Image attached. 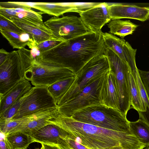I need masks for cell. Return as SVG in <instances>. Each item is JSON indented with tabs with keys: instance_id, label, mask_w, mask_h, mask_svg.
I'll list each match as a JSON object with an SVG mask.
<instances>
[{
	"instance_id": "11",
	"label": "cell",
	"mask_w": 149,
	"mask_h": 149,
	"mask_svg": "<svg viewBox=\"0 0 149 149\" xmlns=\"http://www.w3.org/2000/svg\"><path fill=\"white\" fill-rule=\"evenodd\" d=\"M10 20L37 43L48 40L63 42L43 22L36 23L23 18L15 17H10Z\"/></svg>"
},
{
	"instance_id": "17",
	"label": "cell",
	"mask_w": 149,
	"mask_h": 149,
	"mask_svg": "<svg viewBox=\"0 0 149 149\" xmlns=\"http://www.w3.org/2000/svg\"><path fill=\"white\" fill-rule=\"evenodd\" d=\"M99 98L101 104L120 111V97L116 77L110 69L103 82Z\"/></svg>"
},
{
	"instance_id": "1",
	"label": "cell",
	"mask_w": 149,
	"mask_h": 149,
	"mask_svg": "<svg viewBox=\"0 0 149 149\" xmlns=\"http://www.w3.org/2000/svg\"><path fill=\"white\" fill-rule=\"evenodd\" d=\"M102 32L91 31L42 53L35 58L38 61L71 69L76 73L94 57L104 54L106 47Z\"/></svg>"
},
{
	"instance_id": "34",
	"label": "cell",
	"mask_w": 149,
	"mask_h": 149,
	"mask_svg": "<svg viewBox=\"0 0 149 149\" xmlns=\"http://www.w3.org/2000/svg\"><path fill=\"white\" fill-rule=\"evenodd\" d=\"M0 149H13L8 142L5 135L3 134L2 137L1 138Z\"/></svg>"
},
{
	"instance_id": "6",
	"label": "cell",
	"mask_w": 149,
	"mask_h": 149,
	"mask_svg": "<svg viewBox=\"0 0 149 149\" xmlns=\"http://www.w3.org/2000/svg\"><path fill=\"white\" fill-rule=\"evenodd\" d=\"M76 73L68 68L39 62L35 58L32 65L26 71L24 79L35 86H48L56 82Z\"/></svg>"
},
{
	"instance_id": "16",
	"label": "cell",
	"mask_w": 149,
	"mask_h": 149,
	"mask_svg": "<svg viewBox=\"0 0 149 149\" xmlns=\"http://www.w3.org/2000/svg\"><path fill=\"white\" fill-rule=\"evenodd\" d=\"M83 22L91 31H100L102 27L111 21L107 3L99 5L79 14Z\"/></svg>"
},
{
	"instance_id": "13",
	"label": "cell",
	"mask_w": 149,
	"mask_h": 149,
	"mask_svg": "<svg viewBox=\"0 0 149 149\" xmlns=\"http://www.w3.org/2000/svg\"><path fill=\"white\" fill-rule=\"evenodd\" d=\"M105 45L114 53L129 66L133 72L138 69L136 64V49H134L127 41L111 33L102 32Z\"/></svg>"
},
{
	"instance_id": "3",
	"label": "cell",
	"mask_w": 149,
	"mask_h": 149,
	"mask_svg": "<svg viewBox=\"0 0 149 149\" xmlns=\"http://www.w3.org/2000/svg\"><path fill=\"white\" fill-rule=\"evenodd\" d=\"M70 117L79 122L107 129L131 132L126 116L119 111L101 104L83 108Z\"/></svg>"
},
{
	"instance_id": "37",
	"label": "cell",
	"mask_w": 149,
	"mask_h": 149,
	"mask_svg": "<svg viewBox=\"0 0 149 149\" xmlns=\"http://www.w3.org/2000/svg\"><path fill=\"white\" fill-rule=\"evenodd\" d=\"M57 144L58 146L61 149H71L69 147L68 143L63 139Z\"/></svg>"
},
{
	"instance_id": "2",
	"label": "cell",
	"mask_w": 149,
	"mask_h": 149,
	"mask_svg": "<svg viewBox=\"0 0 149 149\" xmlns=\"http://www.w3.org/2000/svg\"><path fill=\"white\" fill-rule=\"evenodd\" d=\"M49 122L72 134L78 142L88 149H143L146 147L132 132L105 129L79 122L60 114Z\"/></svg>"
},
{
	"instance_id": "28",
	"label": "cell",
	"mask_w": 149,
	"mask_h": 149,
	"mask_svg": "<svg viewBox=\"0 0 149 149\" xmlns=\"http://www.w3.org/2000/svg\"><path fill=\"white\" fill-rule=\"evenodd\" d=\"M30 91L13 103L2 114L0 115V120L11 119L17 112L22 103L28 95Z\"/></svg>"
},
{
	"instance_id": "33",
	"label": "cell",
	"mask_w": 149,
	"mask_h": 149,
	"mask_svg": "<svg viewBox=\"0 0 149 149\" xmlns=\"http://www.w3.org/2000/svg\"><path fill=\"white\" fill-rule=\"evenodd\" d=\"M139 73L143 85L149 98V71L138 69Z\"/></svg>"
},
{
	"instance_id": "12",
	"label": "cell",
	"mask_w": 149,
	"mask_h": 149,
	"mask_svg": "<svg viewBox=\"0 0 149 149\" xmlns=\"http://www.w3.org/2000/svg\"><path fill=\"white\" fill-rule=\"evenodd\" d=\"M59 114L58 107L39 111L24 117L23 122L8 134L22 132L31 136L43 126L50 124L48 121L56 118Z\"/></svg>"
},
{
	"instance_id": "23",
	"label": "cell",
	"mask_w": 149,
	"mask_h": 149,
	"mask_svg": "<svg viewBox=\"0 0 149 149\" xmlns=\"http://www.w3.org/2000/svg\"><path fill=\"white\" fill-rule=\"evenodd\" d=\"M5 136L13 149H27L30 144L35 142L30 135L22 132L13 133Z\"/></svg>"
},
{
	"instance_id": "4",
	"label": "cell",
	"mask_w": 149,
	"mask_h": 149,
	"mask_svg": "<svg viewBox=\"0 0 149 149\" xmlns=\"http://www.w3.org/2000/svg\"><path fill=\"white\" fill-rule=\"evenodd\" d=\"M35 59L31 50L25 48L9 52L0 65V95H3L22 79Z\"/></svg>"
},
{
	"instance_id": "41",
	"label": "cell",
	"mask_w": 149,
	"mask_h": 149,
	"mask_svg": "<svg viewBox=\"0 0 149 149\" xmlns=\"http://www.w3.org/2000/svg\"><path fill=\"white\" fill-rule=\"evenodd\" d=\"M122 149V148H115V149Z\"/></svg>"
},
{
	"instance_id": "18",
	"label": "cell",
	"mask_w": 149,
	"mask_h": 149,
	"mask_svg": "<svg viewBox=\"0 0 149 149\" xmlns=\"http://www.w3.org/2000/svg\"><path fill=\"white\" fill-rule=\"evenodd\" d=\"M107 3L111 20L129 18L143 22L147 19L149 7L120 3Z\"/></svg>"
},
{
	"instance_id": "26",
	"label": "cell",
	"mask_w": 149,
	"mask_h": 149,
	"mask_svg": "<svg viewBox=\"0 0 149 149\" xmlns=\"http://www.w3.org/2000/svg\"><path fill=\"white\" fill-rule=\"evenodd\" d=\"M135 74L143 105L146 110L145 112L139 114V118L149 127V98L141 79L138 69L135 72Z\"/></svg>"
},
{
	"instance_id": "25",
	"label": "cell",
	"mask_w": 149,
	"mask_h": 149,
	"mask_svg": "<svg viewBox=\"0 0 149 149\" xmlns=\"http://www.w3.org/2000/svg\"><path fill=\"white\" fill-rule=\"evenodd\" d=\"M130 129L142 143L149 146V127L141 119L129 122Z\"/></svg>"
},
{
	"instance_id": "14",
	"label": "cell",
	"mask_w": 149,
	"mask_h": 149,
	"mask_svg": "<svg viewBox=\"0 0 149 149\" xmlns=\"http://www.w3.org/2000/svg\"><path fill=\"white\" fill-rule=\"evenodd\" d=\"M31 8L54 16L58 17L68 12H75L79 14L93 6L92 2H26Z\"/></svg>"
},
{
	"instance_id": "36",
	"label": "cell",
	"mask_w": 149,
	"mask_h": 149,
	"mask_svg": "<svg viewBox=\"0 0 149 149\" xmlns=\"http://www.w3.org/2000/svg\"><path fill=\"white\" fill-rule=\"evenodd\" d=\"M44 149H61L57 144L49 143H42Z\"/></svg>"
},
{
	"instance_id": "19",
	"label": "cell",
	"mask_w": 149,
	"mask_h": 149,
	"mask_svg": "<svg viewBox=\"0 0 149 149\" xmlns=\"http://www.w3.org/2000/svg\"><path fill=\"white\" fill-rule=\"evenodd\" d=\"M68 134L59 126L50 123L43 126L31 136L35 142L57 144Z\"/></svg>"
},
{
	"instance_id": "7",
	"label": "cell",
	"mask_w": 149,
	"mask_h": 149,
	"mask_svg": "<svg viewBox=\"0 0 149 149\" xmlns=\"http://www.w3.org/2000/svg\"><path fill=\"white\" fill-rule=\"evenodd\" d=\"M104 54L116 77L120 97L121 112L126 116L131 109V93L128 65L109 49L106 47Z\"/></svg>"
},
{
	"instance_id": "21",
	"label": "cell",
	"mask_w": 149,
	"mask_h": 149,
	"mask_svg": "<svg viewBox=\"0 0 149 149\" xmlns=\"http://www.w3.org/2000/svg\"><path fill=\"white\" fill-rule=\"evenodd\" d=\"M107 26L109 29V33L118 36L123 39L126 36L132 34L138 25L130 20L117 19L111 20Z\"/></svg>"
},
{
	"instance_id": "30",
	"label": "cell",
	"mask_w": 149,
	"mask_h": 149,
	"mask_svg": "<svg viewBox=\"0 0 149 149\" xmlns=\"http://www.w3.org/2000/svg\"><path fill=\"white\" fill-rule=\"evenodd\" d=\"M0 29L11 31L20 35L26 33L11 21L0 15Z\"/></svg>"
},
{
	"instance_id": "9",
	"label": "cell",
	"mask_w": 149,
	"mask_h": 149,
	"mask_svg": "<svg viewBox=\"0 0 149 149\" xmlns=\"http://www.w3.org/2000/svg\"><path fill=\"white\" fill-rule=\"evenodd\" d=\"M57 107L47 87H32L16 114L11 119L25 117L41 110Z\"/></svg>"
},
{
	"instance_id": "15",
	"label": "cell",
	"mask_w": 149,
	"mask_h": 149,
	"mask_svg": "<svg viewBox=\"0 0 149 149\" xmlns=\"http://www.w3.org/2000/svg\"><path fill=\"white\" fill-rule=\"evenodd\" d=\"M0 15L10 20L11 17L23 18L36 23L43 22L41 12H36L25 2H0Z\"/></svg>"
},
{
	"instance_id": "32",
	"label": "cell",
	"mask_w": 149,
	"mask_h": 149,
	"mask_svg": "<svg viewBox=\"0 0 149 149\" xmlns=\"http://www.w3.org/2000/svg\"><path fill=\"white\" fill-rule=\"evenodd\" d=\"M68 133V134L63 139L68 143L70 148L71 149H88L78 142L76 141L75 137L72 134Z\"/></svg>"
},
{
	"instance_id": "8",
	"label": "cell",
	"mask_w": 149,
	"mask_h": 149,
	"mask_svg": "<svg viewBox=\"0 0 149 149\" xmlns=\"http://www.w3.org/2000/svg\"><path fill=\"white\" fill-rule=\"evenodd\" d=\"M107 72L95 80L72 98L58 107L59 114L70 117L76 112L83 108L100 104V91Z\"/></svg>"
},
{
	"instance_id": "29",
	"label": "cell",
	"mask_w": 149,
	"mask_h": 149,
	"mask_svg": "<svg viewBox=\"0 0 149 149\" xmlns=\"http://www.w3.org/2000/svg\"><path fill=\"white\" fill-rule=\"evenodd\" d=\"M24 118L17 119L0 120V133L4 135H7L11 130L21 123Z\"/></svg>"
},
{
	"instance_id": "39",
	"label": "cell",
	"mask_w": 149,
	"mask_h": 149,
	"mask_svg": "<svg viewBox=\"0 0 149 149\" xmlns=\"http://www.w3.org/2000/svg\"><path fill=\"white\" fill-rule=\"evenodd\" d=\"M36 149H44L43 146L42 145V146L40 148H37Z\"/></svg>"
},
{
	"instance_id": "5",
	"label": "cell",
	"mask_w": 149,
	"mask_h": 149,
	"mask_svg": "<svg viewBox=\"0 0 149 149\" xmlns=\"http://www.w3.org/2000/svg\"><path fill=\"white\" fill-rule=\"evenodd\" d=\"M110 70L108 60L104 54L90 60L76 72L70 87L57 102V107L72 98L88 84Z\"/></svg>"
},
{
	"instance_id": "38",
	"label": "cell",
	"mask_w": 149,
	"mask_h": 149,
	"mask_svg": "<svg viewBox=\"0 0 149 149\" xmlns=\"http://www.w3.org/2000/svg\"><path fill=\"white\" fill-rule=\"evenodd\" d=\"M143 149H149V146H146Z\"/></svg>"
},
{
	"instance_id": "10",
	"label": "cell",
	"mask_w": 149,
	"mask_h": 149,
	"mask_svg": "<svg viewBox=\"0 0 149 149\" xmlns=\"http://www.w3.org/2000/svg\"><path fill=\"white\" fill-rule=\"evenodd\" d=\"M63 41L70 40L91 31L84 24L81 17L69 15L54 16L44 22Z\"/></svg>"
},
{
	"instance_id": "35",
	"label": "cell",
	"mask_w": 149,
	"mask_h": 149,
	"mask_svg": "<svg viewBox=\"0 0 149 149\" xmlns=\"http://www.w3.org/2000/svg\"><path fill=\"white\" fill-rule=\"evenodd\" d=\"M9 52L3 49L0 50V65L2 64L7 59Z\"/></svg>"
},
{
	"instance_id": "24",
	"label": "cell",
	"mask_w": 149,
	"mask_h": 149,
	"mask_svg": "<svg viewBox=\"0 0 149 149\" xmlns=\"http://www.w3.org/2000/svg\"><path fill=\"white\" fill-rule=\"evenodd\" d=\"M75 76L66 77L47 86L49 93L55 100L56 103L70 88Z\"/></svg>"
},
{
	"instance_id": "40",
	"label": "cell",
	"mask_w": 149,
	"mask_h": 149,
	"mask_svg": "<svg viewBox=\"0 0 149 149\" xmlns=\"http://www.w3.org/2000/svg\"><path fill=\"white\" fill-rule=\"evenodd\" d=\"M149 19V13L148 14V17H147V19Z\"/></svg>"
},
{
	"instance_id": "31",
	"label": "cell",
	"mask_w": 149,
	"mask_h": 149,
	"mask_svg": "<svg viewBox=\"0 0 149 149\" xmlns=\"http://www.w3.org/2000/svg\"><path fill=\"white\" fill-rule=\"evenodd\" d=\"M61 42L56 40H48L38 44L35 42L33 47H36L39 53H41L56 46Z\"/></svg>"
},
{
	"instance_id": "22",
	"label": "cell",
	"mask_w": 149,
	"mask_h": 149,
	"mask_svg": "<svg viewBox=\"0 0 149 149\" xmlns=\"http://www.w3.org/2000/svg\"><path fill=\"white\" fill-rule=\"evenodd\" d=\"M132 72L130 68L129 71L131 93V108L136 110L139 114L146 111L137 82L135 72Z\"/></svg>"
},
{
	"instance_id": "27",
	"label": "cell",
	"mask_w": 149,
	"mask_h": 149,
	"mask_svg": "<svg viewBox=\"0 0 149 149\" xmlns=\"http://www.w3.org/2000/svg\"><path fill=\"white\" fill-rule=\"evenodd\" d=\"M0 32L8 42L13 49H20L29 45L33 41H24L21 38V35L17 33L11 31H4L0 29Z\"/></svg>"
},
{
	"instance_id": "20",
	"label": "cell",
	"mask_w": 149,
	"mask_h": 149,
	"mask_svg": "<svg viewBox=\"0 0 149 149\" xmlns=\"http://www.w3.org/2000/svg\"><path fill=\"white\" fill-rule=\"evenodd\" d=\"M29 81L23 79L3 95H0V115L32 88Z\"/></svg>"
}]
</instances>
